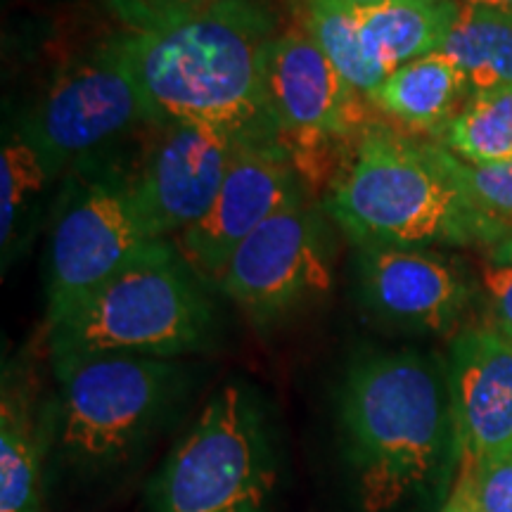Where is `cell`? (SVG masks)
I'll return each instance as SVG.
<instances>
[{"instance_id": "6da1fadb", "label": "cell", "mask_w": 512, "mask_h": 512, "mask_svg": "<svg viewBox=\"0 0 512 512\" xmlns=\"http://www.w3.org/2000/svg\"><path fill=\"white\" fill-rule=\"evenodd\" d=\"M114 41L159 124L195 121L245 140H280L264 93V60L280 34L271 0H221L174 8L112 0Z\"/></svg>"}, {"instance_id": "7a4b0ae2", "label": "cell", "mask_w": 512, "mask_h": 512, "mask_svg": "<svg viewBox=\"0 0 512 512\" xmlns=\"http://www.w3.org/2000/svg\"><path fill=\"white\" fill-rule=\"evenodd\" d=\"M339 422L363 512H392L458 456L448 366L420 351L354 358L339 389Z\"/></svg>"}, {"instance_id": "3957f363", "label": "cell", "mask_w": 512, "mask_h": 512, "mask_svg": "<svg viewBox=\"0 0 512 512\" xmlns=\"http://www.w3.org/2000/svg\"><path fill=\"white\" fill-rule=\"evenodd\" d=\"M325 209L356 247H496L510 230L465 200L441 164L437 145L377 126L361 133Z\"/></svg>"}, {"instance_id": "277c9868", "label": "cell", "mask_w": 512, "mask_h": 512, "mask_svg": "<svg viewBox=\"0 0 512 512\" xmlns=\"http://www.w3.org/2000/svg\"><path fill=\"white\" fill-rule=\"evenodd\" d=\"M216 337V306L178 252L155 240L48 328L53 366L86 356L178 358Z\"/></svg>"}, {"instance_id": "5b68a950", "label": "cell", "mask_w": 512, "mask_h": 512, "mask_svg": "<svg viewBox=\"0 0 512 512\" xmlns=\"http://www.w3.org/2000/svg\"><path fill=\"white\" fill-rule=\"evenodd\" d=\"M278 484L259 394L228 382L211 394L150 486V512H268Z\"/></svg>"}, {"instance_id": "8992f818", "label": "cell", "mask_w": 512, "mask_h": 512, "mask_svg": "<svg viewBox=\"0 0 512 512\" xmlns=\"http://www.w3.org/2000/svg\"><path fill=\"white\" fill-rule=\"evenodd\" d=\"M155 240L138 200L136 171L100 152L76 159L50 216L48 328Z\"/></svg>"}, {"instance_id": "52a82bcc", "label": "cell", "mask_w": 512, "mask_h": 512, "mask_svg": "<svg viewBox=\"0 0 512 512\" xmlns=\"http://www.w3.org/2000/svg\"><path fill=\"white\" fill-rule=\"evenodd\" d=\"M57 441L79 467L124 463L181 399L188 370L176 358L102 354L57 363Z\"/></svg>"}, {"instance_id": "ba28073f", "label": "cell", "mask_w": 512, "mask_h": 512, "mask_svg": "<svg viewBox=\"0 0 512 512\" xmlns=\"http://www.w3.org/2000/svg\"><path fill=\"white\" fill-rule=\"evenodd\" d=\"M328 216L306 195L297 197L235 249L216 290L256 328H273L325 297L335 283Z\"/></svg>"}, {"instance_id": "9c48e42d", "label": "cell", "mask_w": 512, "mask_h": 512, "mask_svg": "<svg viewBox=\"0 0 512 512\" xmlns=\"http://www.w3.org/2000/svg\"><path fill=\"white\" fill-rule=\"evenodd\" d=\"M27 119L67 166L98 155L131 128L159 124L114 36L67 64Z\"/></svg>"}, {"instance_id": "30bf717a", "label": "cell", "mask_w": 512, "mask_h": 512, "mask_svg": "<svg viewBox=\"0 0 512 512\" xmlns=\"http://www.w3.org/2000/svg\"><path fill=\"white\" fill-rule=\"evenodd\" d=\"M302 195V171L283 140H245L211 209L178 235V252L204 285L216 287L235 249Z\"/></svg>"}, {"instance_id": "8fae6325", "label": "cell", "mask_w": 512, "mask_h": 512, "mask_svg": "<svg viewBox=\"0 0 512 512\" xmlns=\"http://www.w3.org/2000/svg\"><path fill=\"white\" fill-rule=\"evenodd\" d=\"M159 126L162 136L136 171V190L155 238L169 240L211 209L245 138L195 121Z\"/></svg>"}, {"instance_id": "7c38bea8", "label": "cell", "mask_w": 512, "mask_h": 512, "mask_svg": "<svg viewBox=\"0 0 512 512\" xmlns=\"http://www.w3.org/2000/svg\"><path fill=\"white\" fill-rule=\"evenodd\" d=\"M264 93L280 140L292 143L351 136L366 117L361 95L302 29L280 31L268 46Z\"/></svg>"}, {"instance_id": "4fadbf2b", "label": "cell", "mask_w": 512, "mask_h": 512, "mask_svg": "<svg viewBox=\"0 0 512 512\" xmlns=\"http://www.w3.org/2000/svg\"><path fill=\"white\" fill-rule=\"evenodd\" d=\"M358 294L394 328L446 335L472 302V285L446 256L422 247H358Z\"/></svg>"}, {"instance_id": "5bb4252c", "label": "cell", "mask_w": 512, "mask_h": 512, "mask_svg": "<svg viewBox=\"0 0 512 512\" xmlns=\"http://www.w3.org/2000/svg\"><path fill=\"white\" fill-rule=\"evenodd\" d=\"M460 465L512 451V342L491 323L460 330L448 354Z\"/></svg>"}, {"instance_id": "9a60e30c", "label": "cell", "mask_w": 512, "mask_h": 512, "mask_svg": "<svg viewBox=\"0 0 512 512\" xmlns=\"http://www.w3.org/2000/svg\"><path fill=\"white\" fill-rule=\"evenodd\" d=\"M67 171L34 131L29 119H19L3 131L0 150V256L3 271L34 238L53 183Z\"/></svg>"}, {"instance_id": "2e32d148", "label": "cell", "mask_w": 512, "mask_h": 512, "mask_svg": "<svg viewBox=\"0 0 512 512\" xmlns=\"http://www.w3.org/2000/svg\"><path fill=\"white\" fill-rule=\"evenodd\" d=\"M460 0H387L358 10L363 50L384 74L439 53L460 15Z\"/></svg>"}, {"instance_id": "e0dca14e", "label": "cell", "mask_w": 512, "mask_h": 512, "mask_svg": "<svg viewBox=\"0 0 512 512\" xmlns=\"http://www.w3.org/2000/svg\"><path fill=\"white\" fill-rule=\"evenodd\" d=\"M470 95L463 69L439 50L389 74L370 102L401 124L441 133Z\"/></svg>"}, {"instance_id": "ac0fdd59", "label": "cell", "mask_w": 512, "mask_h": 512, "mask_svg": "<svg viewBox=\"0 0 512 512\" xmlns=\"http://www.w3.org/2000/svg\"><path fill=\"white\" fill-rule=\"evenodd\" d=\"M441 53L463 69L472 95L512 88V15L463 5Z\"/></svg>"}, {"instance_id": "d6986e66", "label": "cell", "mask_w": 512, "mask_h": 512, "mask_svg": "<svg viewBox=\"0 0 512 512\" xmlns=\"http://www.w3.org/2000/svg\"><path fill=\"white\" fill-rule=\"evenodd\" d=\"M43 434L29 401L3 384L0 406V512H41Z\"/></svg>"}, {"instance_id": "ffe728a7", "label": "cell", "mask_w": 512, "mask_h": 512, "mask_svg": "<svg viewBox=\"0 0 512 512\" xmlns=\"http://www.w3.org/2000/svg\"><path fill=\"white\" fill-rule=\"evenodd\" d=\"M292 8L297 10L299 29L318 43L342 79L363 100H373L387 74L377 69L363 50L358 10L332 0H292Z\"/></svg>"}, {"instance_id": "44dd1931", "label": "cell", "mask_w": 512, "mask_h": 512, "mask_svg": "<svg viewBox=\"0 0 512 512\" xmlns=\"http://www.w3.org/2000/svg\"><path fill=\"white\" fill-rule=\"evenodd\" d=\"M441 145L470 164L512 162V88L472 95L441 131Z\"/></svg>"}, {"instance_id": "7402d4cb", "label": "cell", "mask_w": 512, "mask_h": 512, "mask_svg": "<svg viewBox=\"0 0 512 512\" xmlns=\"http://www.w3.org/2000/svg\"><path fill=\"white\" fill-rule=\"evenodd\" d=\"M441 164L456 181L465 200L486 219L512 228V162L503 164H470L437 145Z\"/></svg>"}, {"instance_id": "603a6c76", "label": "cell", "mask_w": 512, "mask_h": 512, "mask_svg": "<svg viewBox=\"0 0 512 512\" xmlns=\"http://www.w3.org/2000/svg\"><path fill=\"white\" fill-rule=\"evenodd\" d=\"M460 470L470 477L482 512H512V451L479 465H460Z\"/></svg>"}, {"instance_id": "cb8c5ba5", "label": "cell", "mask_w": 512, "mask_h": 512, "mask_svg": "<svg viewBox=\"0 0 512 512\" xmlns=\"http://www.w3.org/2000/svg\"><path fill=\"white\" fill-rule=\"evenodd\" d=\"M482 287L491 313L489 323L512 342V264L489 261L482 271Z\"/></svg>"}, {"instance_id": "d4e9b609", "label": "cell", "mask_w": 512, "mask_h": 512, "mask_svg": "<svg viewBox=\"0 0 512 512\" xmlns=\"http://www.w3.org/2000/svg\"><path fill=\"white\" fill-rule=\"evenodd\" d=\"M441 512H482L475 494H472L470 477H467L463 470H460L456 484H453L451 489V496H448V501L444 503Z\"/></svg>"}, {"instance_id": "484cf974", "label": "cell", "mask_w": 512, "mask_h": 512, "mask_svg": "<svg viewBox=\"0 0 512 512\" xmlns=\"http://www.w3.org/2000/svg\"><path fill=\"white\" fill-rule=\"evenodd\" d=\"M491 261H496V264H512V228L494 247V252H491Z\"/></svg>"}, {"instance_id": "4316f807", "label": "cell", "mask_w": 512, "mask_h": 512, "mask_svg": "<svg viewBox=\"0 0 512 512\" xmlns=\"http://www.w3.org/2000/svg\"><path fill=\"white\" fill-rule=\"evenodd\" d=\"M463 5H477V8H489L512 15V0H460Z\"/></svg>"}, {"instance_id": "83f0119b", "label": "cell", "mask_w": 512, "mask_h": 512, "mask_svg": "<svg viewBox=\"0 0 512 512\" xmlns=\"http://www.w3.org/2000/svg\"><path fill=\"white\" fill-rule=\"evenodd\" d=\"M162 5H174V8H192V5H211L221 3V0H155Z\"/></svg>"}, {"instance_id": "f1b7e54d", "label": "cell", "mask_w": 512, "mask_h": 512, "mask_svg": "<svg viewBox=\"0 0 512 512\" xmlns=\"http://www.w3.org/2000/svg\"><path fill=\"white\" fill-rule=\"evenodd\" d=\"M332 3H339V5H349V8L363 10V8H373V5L387 3V0H332Z\"/></svg>"}]
</instances>
